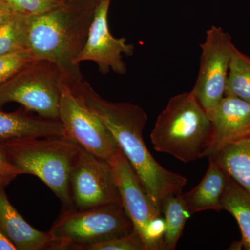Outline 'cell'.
Returning a JSON list of instances; mask_svg holds the SVG:
<instances>
[{
	"mask_svg": "<svg viewBox=\"0 0 250 250\" xmlns=\"http://www.w3.org/2000/svg\"><path fill=\"white\" fill-rule=\"evenodd\" d=\"M243 248H244V246H243V241H235L233 242L232 245H231L230 248H229V250H242Z\"/></svg>",
	"mask_w": 250,
	"mask_h": 250,
	"instance_id": "obj_27",
	"label": "cell"
},
{
	"mask_svg": "<svg viewBox=\"0 0 250 250\" xmlns=\"http://www.w3.org/2000/svg\"><path fill=\"white\" fill-rule=\"evenodd\" d=\"M15 11L28 16H39L62 6L66 0H6Z\"/></svg>",
	"mask_w": 250,
	"mask_h": 250,
	"instance_id": "obj_22",
	"label": "cell"
},
{
	"mask_svg": "<svg viewBox=\"0 0 250 250\" xmlns=\"http://www.w3.org/2000/svg\"><path fill=\"white\" fill-rule=\"evenodd\" d=\"M134 229L123 206L62 210L48 231L50 250H84L91 245L126 236Z\"/></svg>",
	"mask_w": 250,
	"mask_h": 250,
	"instance_id": "obj_5",
	"label": "cell"
},
{
	"mask_svg": "<svg viewBox=\"0 0 250 250\" xmlns=\"http://www.w3.org/2000/svg\"><path fill=\"white\" fill-rule=\"evenodd\" d=\"M65 136L62 122L0 111V141Z\"/></svg>",
	"mask_w": 250,
	"mask_h": 250,
	"instance_id": "obj_14",
	"label": "cell"
},
{
	"mask_svg": "<svg viewBox=\"0 0 250 250\" xmlns=\"http://www.w3.org/2000/svg\"><path fill=\"white\" fill-rule=\"evenodd\" d=\"M221 208L236 219L244 248L250 250V194L230 177L222 196Z\"/></svg>",
	"mask_w": 250,
	"mask_h": 250,
	"instance_id": "obj_17",
	"label": "cell"
},
{
	"mask_svg": "<svg viewBox=\"0 0 250 250\" xmlns=\"http://www.w3.org/2000/svg\"><path fill=\"white\" fill-rule=\"evenodd\" d=\"M225 95L250 102V57L233 47Z\"/></svg>",
	"mask_w": 250,
	"mask_h": 250,
	"instance_id": "obj_19",
	"label": "cell"
},
{
	"mask_svg": "<svg viewBox=\"0 0 250 250\" xmlns=\"http://www.w3.org/2000/svg\"><path fill=\"white\" fill-rule=\"evenodd\" d=\"M209 166L200 184L182 197L190 215L207 210L220 211L221 199L229 176L213 159L208 158Z\"/></svg>",
	"mask_w": 250,
	"mask_h": 250,
	"instance_id": "obj_15",
	"label": "cell"
},
{
	"mask_svg": "<svg viewBox=\"0 0 250 250\" xmlns=\"http://www.w3.org/2000/svg\"><path fill=\"white\" fill-rule=\"evenodd\" d=\"M208 115L213 128L208 156L228 143L250 136V102L225 95Z\"/></svg>",
	"mask_w": 250,
	"mask_h": 250,
	"instance_id": "obj_12",
	"label": "cell"
},
{
	"mask_svg": "<svg viewBox=\"0 0 250 250\" xmlns=\"http://www.w3.org/2000/svg\"><path fill=\"white\" fill-rule=\"evenodd\" d=\"M96 1H102V0H96Z\"/></svg>",
	"mask_w": 250,
	"mask_h": 250,
	"instance_id": "obj_29",
	"label": "cell"
},
{
	"mask_svg": "<svg viewBox=\"0 0 250 250\" xmlns=\"http://www.w3.org/2000/svg\"><path fill=\"white\" fill-rule=\"evenodd\" d=\"M62 81L54 63L34 61L0 84V106L18 103L39 116L59 121Z\"/></svg>",
	"mask_w": 250,
	"mask_h": 250,
	"instance_id": "obj_6",
	"label": "cell"
},
{
	"mask_svg": "<svg viewBox=\"0 0 250 250\" xmlns=\"http://www.w3.org/2000/svg\"><path fill=\"white\" fill-rule=\"evenodd\" d=\"M84 250H146L141 235L136 229L129 234L86 247Z\"/></svg>",
	"mask_w": 250,
	"mask_h": 250,
	"instance_id": "obj_23",
	"label": "cell"
},
{
	"mask_svg": "<svg viewBox=\"0 0 250 250\" xmlns=\"http://www.w3.org/2000/svg\"><path fill=\"white\" fill-rule=\"evenodd\" d=\"M98 2L66 0L45 14L28 16V50L36 60L54 63L72 87L83 80L75 60L86 42Z\"/></svg>",
	"mask_w": 250,
	"mask_h": 250,
	"instance_id": "obj_2",
	"label": "cell"
},
{
	"mask_svg": "<svg viewBox=\"0 0 250 250\" xmlns=\"http://www.w3.org/2000/svg\"><path fill=\"white\" fill-rule=\"evenodd\" d=\"M34 61L36 59L29 50L0 54V84Z\"/></svg>",
	"mask_w": 250,
	"mask_h": 250,
	"instance_id": "obj_21",
	"label": "cell"
},
{
	"mask_svg": "<svg viewBox=\"0 0 250 250\" xmlns=\"http://www.w3.org/2000/svg\"><path fill=\"white\" fill-rule=\"evenodd\" d=\"M59 121L65 136L93 155L108 161L120 149L106 125L63 80Z\"/></svg>",
	"mask_w": 250,
	"mask_h": 250,
	"instance_id": "obj_7",
	"label": "cell"
},
{
	"mask_svg": "<svg viewBox=\"0 0 250 250\" xmlns=\"http://www.w3.org/2000/svg\"><path fill=\"white\" fill-rule=\"evenodd\" d=\"M233 47L230 34L216 26L207 31L200 45V69L191 91L207 113L225 96Z\"/></svg>",
	"mask_w": 250,
	"mask_h": 250,
	"instance_id": "obj_8",
	"label": "cell"
},
{
	"mask_svg": "<svg viewBox=\"0 0 250 250\" xmlns=\"http://www.w3.org/2000/svg\"><path fill=\"white\" fill-rule=\"evenodd\" d=\"M72 88L107 126L154 202L161 207L165 197L182 193L187 179L163 167L145 143L143 133L148 118L143 108L130 103L108 101L84 80Z\"/></svg>",
	"mask_w": 250,
	"mask_h": 250,
	"instance_id": "obj_1",
	"label": "cell"
},
{
	"mask_svg": "<svg viewBox=\"0 0 250 250\" xmlns=\"http://www.w3.org/2000/svg\"><path fill=\"white\" fill-rule=\"evenodd\" d=\"M161 210L166 224L162 250H175L188 219L191 215L187 209L182 193L165 197L161 202Z\"/></svg>",
	"mask_w": 250,
	"mask_h": 250,
	"instance_id": "obj_18",
	"label": "cell"
},
{
	"mask_svg": "<svg viewBox=\"0 0 250 250\" xmlns=\"http://www.w3.org/2000/svg\"><path fill=\"white\" fill-rule=\"evenodd\" d=\"M10 161L22 172L40 179L54 192L63 211H74L70 177L82 147L66 136L3 141Z\"/></svg>",
	"mask_w": 250,
	"mask_h": 250,
	"instance_id": "obj_4",
	"label": "cell"
},
{
	"mask_svg": "<svg viewBox=\"0 0 250 250\" xmlns=\"http://www.w3.org/2000/svg\"><path fill=\"white\" fill-rule=\"evenodd\" d=\"M111 0L99 1L90 25L84 47L75 60L80 65L85 61L93 62L98 65L99 70L106 75L110 70L120 75L127 72L123 54L132 56L134 46L127 43L125 38L117 39L109 31L108 14Z\"/></svg>",
	"mask_w": 250,
	"mask_h": 250,
	"instance_id": "obj_10",
	"label": "cell"
},
{
	"mask_svg": "<svg viewBox=\"0 0 250 250\" xmlns=\"http://www.w3.org/2000/svg\"><path fill=\"white\" fill-rule=\"evenodd\" d=\"M108 162L119 189L123 208L143 241L149 224L161 215L160 206L145 190L121 149Z\"/></svg>",
	"mask_w": 250,
	"mask_h": 250,
	"instance_id": "obj_11",
	"label": "cell"
},
{
	"mask_svg": "<svg viewBox=\"0 0 250 250\" xmlns=\"http://www.w3.org/2000/svg\"><path fill=\"white\" fill-rule=\"evenodd\" d=\"M213 128L191 90L172 97L150 134L154 149L188 164L208 156Z\"/></svg>",
	"mask_w": 250,
	"mask_h": 250,
	"instance_id": "obj_3",
	"label": "cell"
},
{
	"mask_svg": "<svg viewBox=\"0 0 250 250\" xmlns=\"http://www.w3.org/2000/svg\"><path fill=\"white\" fill-rule=\"evenodd\" d=\"M28 16L17 14L0 27V54L28 50Z\"/></svg>",
	"mask_w": 250,
	"mask_h": 250,
	"instance_id": "obj_20",
	"label": "cell"
},
{
	"mask_svg": "<svg viewBox=\"0 0 250 250\" xmlns=\"http://www.w3.org/2000/svg\"><path fill=\"white\" fill-rule=\"evenodd\" d=\"M17 14L6 0H0V27Z\"/></svg>",
	"mask_w": 250,
	"mask_h": 250,
	"instance_id": "obj_25",
	"label": "cell"
},
{
	"mask_svg": "<svg viewBox=\"0 0 250 250\" xmlns=\"http://www.w3.org/2000/svg\"><path fill=\"white\" fill-rule=\"evenodd\" d=\"M208 157L250 194V136L228 143Z\"/></svg>",
	"mask_w": 250,
	"mask_h": 250,
	"instance_id": "obj_16",
	"label": "cell"
},
{
	"mask_svg": "<svg viewBox=\"0 0 250 250\" xmlns=\"http://www.w3.org/2000/svg\"><path fill=\"white\" fill-rule=\"evenodd\" d=\"M11 179L0 176V187H6L11 182Z\"/></svg>",
	"mask_w": 250,
	"mask_h": 250,
	"instance_id": "obj_28",
	"label": "cell"
},
{
	"mask_svg": "<svg viewBox=\"0 0 250 250\" xmlns=\"http://www.w3.org/2000/svg\"><path fill=\"white\" fill-rule=\"evenodd\" d=\"M21 174H22V172L10 161L4 145L0 141V176L14 180Z\"/></svg>",
	"mask_w": 250,
	"mask_h": 250,
	"instance_id": "obj_24",
	"label": "cell"
},
{
	"mask_svg": "<svg viewBox=\"0 0 250 250\" xmlns=\"http://www.w3.org/2000/svg\"><path fill=\"white\" fill-rule=\"evenodd\" d=\"M0 250H17L12 243L0 230Z\"/></svg>",
	"mask_w": 250,
	"mask_h": 250,
	"instance_id": "obj_26",
	"label": "cell"
},
{
	"mask_svg": "<svg viewBox=\"0 0 250 250\" xmlns=\"http://www.w3.org/2000/svg\"><path fill=\"white\" fill-rule=\"evenodd\" d=\"M0 187V230L17 250H50L48 231L33 228L10 203L4 188Z\"/></svg>",
	"mask_w": 250,
	"mask_h": 250,
	"instance_id": "obj_13",
	"label": "cell"
},
{
	"mask_svg": "<svg viewBox=\"0 0 250 250\" xmlns=\"http://www.w3.org/2000/svg\"><path fill=\"white\" fill-rule=\"evenodd\" d=\"M70 186L75 210L108 205L123 206L109 163L82 147L72 167Z\"/></svg>",
	"mask_w": 250,
	"mask_h": 250,
	"instance_id": "obj_9",
	"label": "cell"
}]
</instances>
